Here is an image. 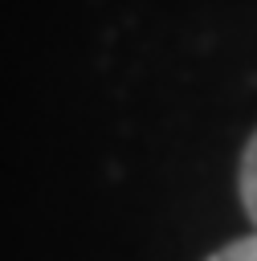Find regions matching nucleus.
Masks as SVG:
<instances>
[{
    "label": "nucleus",
    "instance_id": "nucleus-2",
    "mask_svg": "<svg viewBox=\"0 0 257 261\" xmlns=\"http://www.w3.org/2000/svg\"><path fill=\"white\" fill-rule=\"evenodd\" d=\"M208 261H257V232L241 237V241H228L224 249H216Z\"/></svg>",
    "mask_w": 257,
    "mask_h": 261
},
{
    "label": "nucleus",
    "instance_id": "nucleus-1",
    "mask_svg": "<svg viewBox=\"0 0 257 261\" xmlns=\"http://www.w3.org/2000/svg\"><path fill=\"white\" fill-rule=\"evenodd\" d=\"M237 192H241V204H245V212H249V220H253V232H257V130H253V139H249L245 151H241Z\"/></svg>",
    "mask_w": 257,
    "mask_h": 261
}]
</instances>
